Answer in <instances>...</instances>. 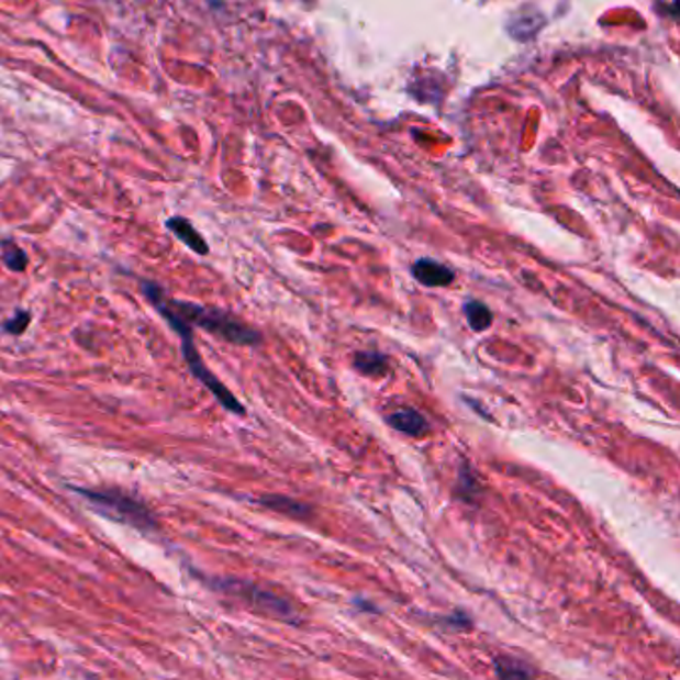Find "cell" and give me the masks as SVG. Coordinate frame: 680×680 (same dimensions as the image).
I'll return each mask as SVG.
<instances>
[{
  "label": "cell",
  "mask_w": 680,
  "mask_h": 680,
  "mask_svg": "<svg viewBox=\"0 0 680 680\" xmlns=\"http://www.w3.org/2000/svg\"><path fill=\"white\" fill-rule=\"evenodd\" d=\"M142 292L146 296V300L158 310L164 320L172 325L174 332L180 335V339H182V354H185L186 366L190 369V374L220 401V405L224 410L230 411V413H236V415H246L244 405L234 398V393L210 369L205 368L204 359L198 354V349L194 346L192 325L188 324L180 313L172 310V305L168 303V296H166L163 288L152 283V281H142Z\"/></svg>",
  "instance_id": "6da1fadb"
},
{
  "label": "cell",
  "mask_w": 680,
  "mask_h": 680,
  "mask_svg": "<svg viewBox=\"0 0 680 680\" xmlns=\"http://www.w3.org/2000/svg\"><path fill=\"white\" fill-rule=\"evenodd\" d=\"M168 303L172 305V310L185 317L188 324L198 325L208 334L218 335L220 339H226L230 344L256 346L261 342V335L256 330L242 324L239 320L227 312H222L216 308H204V305H198V303L170 300V298H168Z\"/></svg>",
  "instance_id": "7a4b0ae2"
},
{
  "label": "cell",
  "mask_w": 680,
  "mask_h": 680,
  "mask_svg": "<svg viewBox=\"0 0 680 680\" xmlns=\"http://www.w3.org/2000/svg\"><path fill=\"white\" fill-rule=\"evenodd\" d=\"M70 489L78 495L87 497L90 505L104 517L112 519L116 523H126L134 529H158V521L151 509L124 491H119V489L100 491V489H87V487H70Z\"/></svg>",
  "instance_id": "3957f363"
},
{
  "label": "cell",
  "mask_w": 680,
  "mask_h": 680,
  "mask_svg": "<svg viewBox=\"0 0 680 680\" xmlns=\"http://www.w3.org/2000/svg\"><path fill=\"white\" fill-rule=\"evenodd\" d=\"M210 587L220 593L232 594L239 597L242 601H246L254 611H258L261 615L271 616V618H280L286 623H298V613L286 599H281L278 594L270 593L266 589H259L256 584L239 581V579H212Z\"/></svg>",
  "instance_id": "277c9868"
},
{
  "label": "cell",
  "mask_w": 680,
  "mask_h": 680,
  "mask_svg": "<svg viewBox=\"0 0 680 680\" xmlns=\"http://www.w3.org/2000/svg\"><path fill=\"white\" fill-rule=\"evenodd\" d=\"M411 274L425 288H445L455 280V271L452 268L430 258L417 259L411 268Z\"/></svg>",
  "instance_id": "5b68a950"
},
{
  "label": "cell",
  "mask_w": 680,
  "mask_h": 680,
  "mask_svg": "<svg viewBox=\"0 0 680 680\" xmlns=\"http://www.w3.org/2000/svg\"><path fill=\"white\" fill-rule=\"evenodd\" d=\"M259 503L270 511H276L286 517L298 519V521H308L313 517V508L310 503H302L298 499L286 495H264L259 497Z\"/></svg>",
  "instance_id": "8992f818"
},
{
  "label": "cell",
  "mask_w": 680,
  "mask_h": 680,
  "mask_svg": "<svg viewBox=\"0 0 680 680\" xmlns=\"http://www.w3.org/2000/svg\"><path fill=\"white\" fill-rule=\"evenodd\" d=\"M386 422L395 432L410 435V437H422L423 433L427 432V420L423 417L420 411L415 410L393 411L386 417Z\"/></svg>",
  "instance_id": "52a82bcc"
},
{
  "label": "cell",
  "mask_w": 680,
  "mask_h": 680,
  "mask_svg": "<svg viewBox=\"0 0 680 680\" xmlns=\"http://www.w3.org/2000/svg\"><path fill=\"white\" fill-rule=\"evenodd\" d=\"M166 226H168V230L172 232L176 238L182 239L186 246L192 249V252H196V254H200V256H205V254H208V244H205V239L200 236V232H198L186 218H170Z\"/></svg>",
  "instance_id": "ba28073f"
},
{
  "label": "cell",
  "mask_w": 680,
  "mask_h": 680,
  "mask_svg": "<svg viewBox=\"0 0 680 680\" xmlns=\"http://www.w3.org/2000/svg\"><path fill=\"white\" fill-rule=\"evenodd\" d=\"M354 366L368 378H381L389 369V357L381 352H357L354 356Z\"/></svg>",
  "instance_id": "9c48e42d"
},
{
  "label": "cell",
  "mask_w": 680,
  "mask_h": 680,
  "mask_svg": "<svg viewBox=\"0 0 680 680\" xmlns=\"http://www.w3.org/2000/svg\"><path fill=\"white\" fill-rule=\"evenodd\" d=\"M467 324L473 332H486L489 325L493 324V313L487 308L486 303L479 300H467L464 305Z\"/></svg>",
  "instance_id": "30bf717a"
},
{
  "label": "cell",
  "mask_w": 680,
  "mask_h": 680,
  "mask_svg": "<svg viewBox=\"0 0 680 680\" xmlns=\"http://www.w3.org/2000/svg\"><path fill=\"white\" fill-rule=\"evenodd\" d=\"M495 672L497 677H501V679H527V677L535 675V670L529 669L525 662L509 659V657L497 660Z\"/></svg>",
  "instance_id": "8fae6325"
},
{
  "label": "cell",
  "mask_w": 680,
  "mask_h": 680,
  "mask_svg": "<svg viewBox=\"0 0 680 680\" xmlns=\"http://www.w3.org/2000/svg\"><path fill=\"white\" fill-rule=\"evenodd\" d=\"M2 261L7 264V268H9V270L22 271L26 270L29 258H26V254H24L19 246L4 244V249H2Z\"/></svg>",
  "instance_id": "7c38bea8"
},
{
  "label": "cell",
  "mask_w": 680,
  "mask_h": 680,
  "mask_svg": "<svg viewBox=\"0 0 680 680\" xmlns=\"http://www.w3.org/2000/svg\"><path fill=\"white\" fill-rule=\"evenodd\" d=\"M29 324H31V313L16 312L12 315L11 320L4 324V332H7V334L19 335L29 327Z\"/></svg>",
  "instance_id": "4fadbf2b"
},
{
  "label": "cell",
  "mask_w": 680,
  "mask_h": 680,
  "mask_svg": "<svg viewBox=\"0 0 680 680\" xmlns=\"http://www.w3.org/2000/svg\"><path fill=\"white\" fill-rule=\"evenodd\" d=\"M442 623L452 626V628H469L471 626V618L467 615H461V613H455V615L442 618Z\"/></svg>",
  "instance_id": "5bb4252c"
}]
</instances>
